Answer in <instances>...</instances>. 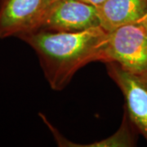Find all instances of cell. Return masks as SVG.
Here are the masks:
<instances>
[{
  "label": "cell",
  "mask_w": 147,
  "mask_h": 147,
  "mask_svg": "<svg viewBox=\"0 0 147 147\" xmlns=\"http://www.w3.org/2000/svg\"><path fill=\"white\" fill-rule=\"evenodd\" d=\"M108 33L101 26L79 32L35 30L17 38L35 51L51 88L61 91L79 69L100 61Z\"/></svg>",
  "instance_id": "6da1fadb"
},
{
  "label": "cell",
  "mask_w": 147,
  "mask_h": 147,
  "mask_svg": "<svg viewBox=\"0 0 147 147\" xmlns=\"http://www.w3.org/2000/svg\"><path fill=\"white\" fill-rule=\"evenodd\" d=\"M100 61L114 62L130 72H147L146 30L136 22L109 32Z\"/></svg>",
  "instance_id": "7a4b0ae2"
},
{
  "label": "cell",
  "mask_w": 147,
  "mask_h": 147,
  "mask_svg": "<svg viewBox=\"0 0 147 147\" xmlns=\"http://www.w3.org/2000/svg\"><path fill=\"white\" fill-rule=\"evenodd\" d=\"M97 26L100 22L95 5L84 0H57L47 6L36 30L79 32Z\"/></svg>",
  "instance_id": "3957f363"
},
{
  "label": "cell",
  "mask_w": 147,
  "mask_h": 147,
  "mask_svg": "<svg viewBox=\"0 0 147 147\" xmlns=\"http://www.w3.org/2000/svg\"><path fill=\"white\" fill-rule=\"evenodd\" d=\"M105 64L107 74L123 95L127 115L147 142V72H130L114 62Z\"/></svg>",
  "instance_id": "277c9868"
},
{
  "label": "cell",
  "mask_w": 147,
  "mask_h": 147,
  "mask_svg": "<svg viewBox=\"0 0 147 147\" xmlns=\"http://www.w3.org/2000/svg\"><path fill=\"white\" fill-rule=\"evenodd\" d=\"M47 0H0V39L36 30Z\"/></svg>",
  "instance_id": "5b68a950"
},
{
  "label": "cell",
  "mask_w": 147,
  "mask_h": 147,
  "mask_svg": "<svg viewBox=\"0 0 147 147\" xmlns=\"http://www.w3.org/2000/svg\"><path fill=\"white\" fill-rule=\"evenodd\" d=\"M96 9L100 26L110 32L141 21L147 14V0H105Z\"/></svg>",
  "instance_id": "8992f818"
},
{
  "label": "cell",
  "mask_w": 147,
  "mask_h": 147,
  "mask_svg": "<svg viewBox=\"0 0 147 147\" xmlns=\"http://www.w3.org/2000/svg\"><path fill=\"white\" fill-rule=\"evenodd\" d=\"M46 124L53 133V137L59 146L67 147H131L136 146V136L137 129L132 125L130 119L124 111L123 121L119 128L112 136L106 137L100 142H96L90 144L81 145L69 142V140L62 137L58 131L51 123L44 119Z\"/></svg>",
  "instance_id": "52a82bcc"
},
{
  "label": "cell",
  "mask_w": 147,
  "mask_h": 147,
  "mask_svg": "<svg viewBox=\"0 0 147 147\" xmlns=\"http://www.w3.org/2000/svg\"><path fill=\"white\" fill-rule=\"evenodd\" d=\"M85 2H87V3H89L91 4H93L96 7L98 5H100L101 3H103L105 0H84Z\"/></svg>",
  "instance_id": "ba28073f"
},
{
  "label": "cell",
  "mask_w": 147,
  "mask_h": 147,
  "mask_svg": "<svg viewBox=\"0 0 147 147\" xmlns=\"http://www.w3.org/2000/svg\"><path fill=\"white\" fill-rule=\"evenodd\" d=\"M139 23H140L142 26L144 27V28L146 30V31H147V14L146 15V16H144L143 18H142L141 21H139Z\"/></svg>",
  "instance_id": "9c48e42d"
},
{
  "label": "cell",
  "mask_w": 147,
  "mask_h": 147,
  "mask_svg": "<svg viewBox=\"0 0 147 147\" xmlns=\"http://www.w3.org/2000/svg\"><path fill=\"white\" fill-rule=\"evenodd\" d=\"M55 1H57V0H47V3H48V5H49V4H51L52 3H53V2H55Z\"/></svg>",
  "instance_id": "30bf717a"
}]
</instances>
